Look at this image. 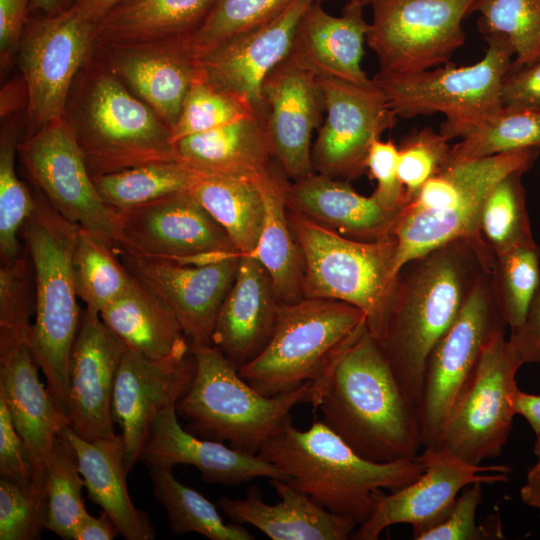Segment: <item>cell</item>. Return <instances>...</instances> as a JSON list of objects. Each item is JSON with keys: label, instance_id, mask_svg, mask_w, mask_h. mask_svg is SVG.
<instances>
[{"label": "cell", "instance_id": "cell-1", "mask_svg": "<svg viewBox=\"0 0 540 540\" xmlns=\"http://www.w3.org/2000/svg\"><path fill=\"white\" fill-rule=\"evenodd\" d=\"M309 403L361 457L379 463L418 455V411L378 340L363 326L313 384Z\"/></svg>", "mask_w": 540, "mask_h": 540}, {"label": "cell", "instance_id": "cell-2", "mask_svg": "<svg viewBox=\"0 0 540 540\" xmlns=\"http://www.w3.org/2000/svg\"><path fill=\"white\" fill-rule=\"evenodd\" d=\"M258 455L284 474V482L358 525L372 515L383 489H400L425 469L421 454L385 463L367 460L322 420L300 430L291 416L266 440Z\"/></svg>", "mask_w": 540, "mask_h": 540}, {"label": "cell", "instance_id": "cell-3", "mask_svg": "<svg viewBox=\"0 0 540 540\" xmlns=\"http://www.w3.org/2000/svg\"><path fill=\"white\" fill-rule=\"evenodd\" d=\"M484 249L455 241L414 260L398 276L382 329L375 337L404 392L419 404L429 353L456 319L479 276L474 260Z\"/></svg>", "mask_w": 540, "mask_h": 540}, {"label": "cell", "instance_id": "cell-4", "mask_svg": "<svg viewBox=\"0 0 540 540\" xmlns=\"http://www.w3.org/2000/svg\"><path fill=\"white\" fill-rule=\"evenodd\" d=\"M32 191L34 209L19 233L32 262L36 289L26 346L46 378L48 392L69 416L70 355L82 313L72 267L79 227L64 219L37 188Z\"/></svg>", "mask_w": 540, "mask_h": 540}, {"label": "cell", "instance_id": "cell-5", "mask_svg": "<svg viewBox=\"0 0 540 540\" xmlns=\"http://www.w3.org/2000/svg\"><path fill=\"white\" fill-rule=\"evenodd\" d=\"M66 118L91 176L176 161L169 127L94 49L72 86Z\"/></svg>", "mask_w": 540, "mask_h": 540}, {"label": "cell", "instance_id": "cell-6", "mask_svg": "<svg viewBox=\"0 0 540 540\" xmlns=\"http://www.w3.org/2000/svg\"><path fill=\"white\" fill-rule=\"evenodd\" d=\"M538 152L528 148L448 164L425 182L394 226V273L399 275L410 262L455 241L486 246L480 218L488 195L507 175L529 170Z\"/></svg>", "mask_w": 540, "mask_h": 540}, {"label": "cell", "instance_id": "cell-7", "mask_svg": "<svg viewBox=\"0 0 540 540\" xmlns=\"http://www.w3.org/2000/svg\"><path fill=\"white\" fill-rule=\"evenodd\" d=\"M195 371L176 403L189 432L239 451L258 455L266 440L290 417L291 410L309 402L311 384L279 396H265L240 375L238 368L215 346L191 344Z\"/></svg>", "mask_w": 540, "mask_h": 540}, {"label": "cell", "instance_id": "cell-8", "mask_svg": "<svg viewBox=\"0 0 540 540\" xmlns=\"http://www.w3.org/2000/svg\"><path fill=\"white\" fill-rule=\"evenodd\" d=\"M366 324L362 310L337 300L302 298L280 303L269 340L239 373L269 397L313 384Z\"/></svg>", "mask_w": 540, "mask_h": 540}, {"label": "cell", "instance_id": "cell-9", "mask_svg": "<svg viewBox=\"0 0 540 540\" xmlns=\"http://www.w3.org/2000/svg\"><path fill=\"white\" fill-rule=\"evenodd\" d=\"M304 261L303 298L332 299L353 305L367 317L377 337L394 295L397 242L394 236L362 241L342 236L287 209Z\"/></svg>", "mask_w": 540, "mask_h": 540}, {"label": "cell", "instance_id": "cell-10", "mask_svg": "<svg viewBox=\"0 0 540 540\" xmlns=\"http://www.w3.org/2000/svg\"><path fill=\"white\" fill-rule=\"evenodd\" d=\"M488 44L478 62L468 66L444 67L409 73L378 71L372 78L382 89L397 117L442 113L446 120L440 132L449 140L502 107L501 87L511 68L514 50L504 36H484Z\"/></svg>", "mask_w": 540, "mask_h": 540}, {"label": "cell", "instance_id": "cell-11", "mask_svg": "<svg viewBox=\"0 0 540 540\" xmlns=\"http://www.w3.org/2000/svg\"><path fill=\"white\" fill-rule=\"evenodd\" d=\"M504 329L486 342L458 396L437 444L432 447L472 465L500 456L516 413V373Z\"/></svg>", "mask_w": 540, "mask_h": 540}, {"label": "cell", "instance_id": "cell-12", "mask_svg": "<svg viewBox=\"0 0 540 540\" xmlns=\"http://www.w3.org/2000/svg\"><path fill=\"white\" fill-rule=\"evenodd\" d=\"M480 0H377L366 36L379 71L417 73L446 64L465 43L464 19Z\"/></svg>", "mask_w": 540, "mask_h": 540}, {"label": "cell", "instance_id": "cell-13", "mask_svg": "<svg viewBox=\"0 0 540 540\" xmlns=\"http://www.w3.org/2000/svg\"><path fill=\"white\" fill-rule=\"evenodd\" d=\"M113 213L117 252L185 264L239 254L226 231L188 190L134 207L113 208Z\"/></svg>", "mask_w": 540, "mask_h": 540}, {"label": "cell", "instance_id": "cell-14", "mask_svg": "<svg viewBox=\"0 0 540 540\" xmlns=\"http://www.w3.org/2000/svg\"><path fill=\"white\" fill-rule=\"evenodd\" d=\"M95 31L96 24L75 4L26 25L18 65L26 88L30 134L66 117L72 86L94 49Z\"/></svg>", "mask_w": 540, "mask_h": 540}, {"label": "cell", "instance_id": "cell-15", "mask_svg": "<svg viewBox=\"0 0 540 540\" xmlns=\"http://www.w3.org/2000/svg\"><path fill=\"white\" fill-rule=\"evenodd\" d=\"M505 324L498 301L495 303L487 282L479 277L425 364L417 406L423 448L437 444L486 342Z\"/></svg>", "mask_w": 540, "mask_h": 540}, {"label": "cell", "instance_id": "cell-16", "mask_svg": "<svg viewBox=\"0 0 540 540\" xmlns=\"http://www.w3.org/2000/svg\"><path fill=\"white\" fill-rule=\"evenodd\" d=\"M17 153L33 186L64 219L115 249L113 208L100 197L66 117L27 135Z\"/></svg>", "mask_w": 540, "mask_h": 540}, {"label": "cell", "instance_id": "cell-17", "mask_svg": "<svg viewBox=\"0 0 540 540\" xmlns=\"http://www.w3.org/2000/svg\"><path fill=\"white\" fill-rule=\"evenodd\" d=\"M320 80L326 117L312 147L314 172L349 182L367 170L371 145L395 125L397 116L372 78L367 84Z\"/></svg>", "mask_w": 540, "mask_h": 540}, {"label": "cell", "instance_id": "cell-18", "mask_svg": "<svg viewBox=\"0 0 540 540\" xmlns=\"http://www.w3.org/2000/svg\"><path fill=\"white\" fill-rule=\"evenodd\" d=\"M421 455L425 462L421 476L388 495L382 493L372 515L359 525L352 539L377 540L386 528L408 524L413 538L419 540L447 517L466 486L509 480L510 469L505 465H472L434 448H424Z\"/></svg>", "mask_w": 540, "mask_h": 540}, {"label": "cell", "instance_id": "cell-19", "mask_svg": "<svg viewBox=\"0 0 540 540\" xmlns=\"http://www.w3.org/2000/svg\"><path fill=\"white\" fill-rule=\"evenodd\" d=\"M117 253L130 274L174 314L190 344L212 345L217 315L235 280L241 255L185 264Z\"/></svg>", "mask_w": 540, "mask_h": 540}, {"label": "cell", "instance_id": "cell-20", "mask_svg": "<svg viewBox=\"0 0 540 540\" xmlns=\"http://www.w3.org/2000/svg\"><path fill=\"white\" fill-rule=\"evenodd\" d=\"M323 0H293L271 21L235 36L197 57L208 84L265 116L262 86L291 49L305 11Z\"/></svg>", "mask_w": 540, "mask_h": 540}, {"label": "cell", "instance_id": "cell-21", "mask_svg": "<svg viewBox=\"0 0 540 540\" xmlns=\"http://www.w3.org/2000/svg\"><path fill=\"white\" fill-rule=\"evenodd\" d=\"M267 133L283 173L294 181L314 173L311 138L325 111L320 77L291 57L262 86Z\"/></svg>", "mask_w": 540, "mask_h": 540}, {"label": "cell", "instance_id": "cell-22", "mask_svg": "<svg viewBox=\"0 0 540 540\" xmlns=\"http://www.w3.org/2000/svg\"><path fill=\"white\" fill-rule=\"evenodd\" d=\"M126 347L99 312L82 309L69 363L70 427L93 441L113 435L112 398Z\"/></svg>", "mask_w": 540, "mask_h": 540}, {"label": "cell", "instance_id": "cell-23", "mask_svg": "<svg viewBox=\"0 0 540 540\" xmlns=\"http://www.w3.org/2000/svg\"><path fill=\"white\" fill-rule=\"evenodd\" d=\"M194 371L192 350L183 358L153 360L125 349L114 385L112 416L125 442L128 472L141 459L157 414L177 403Z\"/></svg>", "mask_w": 540, "mask_h": 540}, {"label": "cell", "instance_id": "cell-24", "mask_svg": "<svg viewBox=\"0 0 540 540\" xmlns=\"http://www.w3.org/2000/svg\"><path fill=\"white\" fill-rule=\"evenodd\" d=\"M94 52L172 130L199 74L197 57L184 40L94 46Z\"/></svg>", "mask_w": 540, "mask_h": 540}, {"label": "cell", "instance_id": "cell-25", "mask_svg": "<svg viewBox=\"0 0 540 540\" xmlns=\"http://www.w3.org/2000/svg\"><path fill=\"white\" fill-rule=\"evenodd\" d=\"M39 369L26 345L0 354V395L26 447L32 482L45 489L52 447L71 421L42 384Z\"/></svg>", "mask_w": 540, "mask_h": 540}, {"label": "cell", "instance_id": "cell-26", "mask_svg": "<svg viewBox=\"0 0 540 540\" xmlns=\"http://www.w3.org/2000/svg\"><path fill=\"white\" fill-rule=\"evenodd\" d=\"M177 415L176 404L157 414L140 459L147 466L192 465L204 481L225 485H238L258 477L285 481L284 474L259 455L183 429Z\"/></svg>", "mask_w": 540, "mask_h": 540}, {"label": "cell", "instance_id": "cell-27", "mask_svg": "<svg viewBox=\"0 0 540 540\" xmlns=\"http://www.w3.org/2000/svg\"><path fill=\"white\" fill-rule=\"evenodd\" d=\"M279 304L266 269L253 256L241 255L235 280L218 312L211 344L241 369L269 340Z\"/></svg>", "mask_w": 540, "mask_h": 540}, {"label": "cell", "instance_id": "cell-28", "mask_svg": "<svg viewBox=\"0 0 540 540\" xmlns=\"http://www.w3.org/2000/svg\"><path fill=\"white\" fill-rule=\"evenodd\" d=\"M321 3L312 4L301 17L288 56L320 78L369 83L361 66L370 27L364 6L348 0L342 14L333 16Z\"/></svg>", "mask_w": 540, "mask_h": 540}, {"label": "cell", "instance_id": "cell-29", "mask_svg": "<svg viewBox=\"0 0 540 540\" xmlns=\"http://www.w3.org/2000/svg\"><path fill=\"white\" fill-rule=\"evenodd\" d=\"M280 497L275 504L264 501L256 485L244 499L227 496L218 507L237 524H249L272 540H346L358 525L353 519L334 514L315 503L308 495L286 482L269 479Z\"/></svg>", "mask_w": 540, "mask_h": 540}, {"label": "cell", "instance_id": "cell-30", "mask_svg": "<svg viewBox=\"0 0 540 540\" xmlns=\"http://www.w3.org/2000/svg\"><path fill=\"white\" fill-rule=\"evenodd\" d=\"M175 159L203 175L259 184L274 170L265 116L250 115L173 141Z\"/></svg>", "mask_w": 540, "mask_h": 540}, {"label": "cell", "instance_id": "cell-31", "mask_svg": "<svg viewBox=\"0 0 540 540\" xmlns=\"http://www.w3.org/2000/svg\"><path fill=\"white\" fill-rule=\"evenodd\" d=\"M286 207L342 236L377 241L392 235L400 213L384 208L372 196L356 192L347 181L320 173L289 183Z\"/></svg>", "mask_w": 540, "mask_h": 540}, {"label": "cell", "instance_id": "cell-32", "mask_svg": "<svg viewBox=\"0 0 540 540\" xmlns=\"http://www.w3.org/2000/svg\"><path fill=\"white\" fill-rule=\"evenodd\" d=\"M66 433L72 442L88 497L101 507L127 540H152L155 530L149 516L136 508L130 498L126 476V446L121 434L89 441L70 426Z\"/></svg>", "mask_w": 540, "mask_h": 540}, {"label": "cell", "instance_id": "cell-33", "mask_svg": "<svg viewBox=\"0 0 540 540\" xmlns=\"http://www.w3.org/2000/svg\"><path fill=\"white\" fill-rule=\"evenodd\" d=\"M99 314L127 349L146 358L178 359L191 352L174 314L134 277L130 287Z\"/></svg>", "mask_w": 540, "mask_h": 540}, {"label": "cell", "instance_id": "cell-34", "mask_svg": "<svg viewBox=\"0 0 540 540\" xmlns=\"http://www.w3.org/2000/svg\"><path fill=\"white\" fill-rule=\"evenodd\" d=\"M216 0H127L96 25L95 47L184 39L195 32Z\"/></svg>", "mask_w": 540, "mask_h": 540}, {"label": "cell", "instance_id": "cell-35", "mask_svg": "<svg viewBox=\"0 0 540 540\" xmlns=\"http://www.w3.org/2000/svg\"><path fill=\"white\" fill-rule=\"evenodd\" d=\"M287 184L275 169L257 184L265 211L258 244L250 254L268 272L279 303H291L303 298L304 261L287 217Z\"/></svg>", "mask_w": 540, "mask_h": 540}, {"label": "cell", "instance_id": "cell-36", "mask_svg": "<svg viewBox=\"0 0 540 540\" xmlns=\"http://www.w3.org/2000/svg\"><path fill=\"white\" fill-rule=\"evenodd\" d=\"M188 191L226 231L240 255L253 253L265 211L257 184L197 173Z\"/></svg>", "mask_w": 540, "mask_h": 540}, {"label": "cell", "instance_id": "cell-37", "mask_svg": "<svg viewBox=\"0 0 540 540\" xmlns=\"http://www.w3.org/2000/svg\"><path fill=\"white\" fill-rule=\"evenodd\" d=\"M153 494L164 507L173 535L195 532L210 540H253L243 525L225 522L214 503L176 479L171 466H148Z\"/></svg>", "mask_w": 540, "mask_h": 540}, {"label": "cell", "instance_id": "cell-38", "mask_svg": "<svg viewBox=\"0 0 540 540\" xmlns=\"http://www.w3.org/2000/svg\"><path fill=\"white\" fill-rule=\"evenodd\" d=\"M528 148H540V110L502 106L451 146L448 164Z\"/></svg>", "mask_w": 540, "mask_h": 540}, {"label": "cell", "instance_id": "cell-39", "mask_svg": "<svg viewBox=\"0 0 540 540\" xmlns=\"http://www.w3.org/2000/svg\"><path fill=\"white\" fill-rule=\"evenodd\" d=\"M72 267L78 298L96 312L122 295L133 281L116 250L80 227Z\"/></svg>", "mask_w": 540, "mask_h": 540}, {"label": "cell", "instance_id": "cell-40", "mask_svg": "<svg viewBox=\"0 0 540 540\" xmlns=\"http://www.w3.org/2000/svg\"><path fill=\"white\" fill-rule=\"evenodd\" d=\"M197 173L177 161L151 163L92 176L102 200L111 208H129L188 190Z\"/></svg>", "mask_w": 540, "mask_h": 540}, {"label": "cell", "instance_id": "cell-41", "mask_svg": "<svg viewBox=\"0 0 540 540\" xmlns=\"http://www.w3.org/2000/svg\"><path fill=\"white\" fill-rule=\"evenodd\" d=\"M66 427L57 436L47 463L45 527L64 540H73L75 527L86 510L82 499L85 483Z\"/></svg>", "mask_w": 540, "mask_h": 540}, {"label": "cell", "instance_id": "cell-42", "mask_svg": "<svg viewBox=\"0 0 540 540\" xmlns=\"http://www.w3.org/2000/svg\"><path fill=\"white\" fill-rule=\"evenodd\" d=\"M478 29L504 36L514 50L510 70L540 60V0H480Z\"/></svg>", "mask_w": 540, "mask_h": 540}, {"label": "cell", "instance_id": "cell-43", "mask_svg": "<svg viewBox=\"0 0 540 540\" xmlns=\"http://www.w3.org/2000/svg\"><path fill=\"white\" fill-rule=\"evenodd\" d=\"M522 174L514 172L500 180L482 208L480 235L496 256L533 241L521 183Z\"/></svg>", "mask_w": 540, "mask_h": 540}, {"label": "cell", "instance_id": "cell-44", "mask_svg": "<svg viewBox=\"0 0 540 540\" xmlns=\"http://www.w3.org/2000/svg\"><path fill=\"white\" fill-rule=\"evenodd\" d=\"M36 309L31 259L23 247L0 267V354L27 345Z\"/></svg>", "mask_w": 540, "mask_h": 540}, {"label": "cell", "instance_id": "cell-45", "mask_svg": "<svg viewBox=\"0 0 540 540\" xmlns=\"http://www.w3.org/2000/svg\"><path fill=\"white\" fill-rule=\"evenodd\" d=\"M496 257V297L505 323L514 331L524 323L540 288V250L533 240Z\"/></svg>", "mask_w": 540, "mask_h": 540}, {"label": "cell", "instance_id": "cell-46", "mask_svg": "<svg viewBox=\"0 0 540 540\" xmlns=\"http://www.w3.org/2000/svg\"><path fill=\"white\" fill-rule=\"evenodd\" d=\"M18 134L12 125L6 126L0 137V257L7 262L23 249L20 229L34 209L32 189L17 175L15 157Z\"/></svg>", "mask_w": 540, "mask_h": 540}, {"label": "cell", "instance_id": "cell-47", "mask_svg": "<svg viewBox=\"0 0 540 540\" xmlns=\"http://www.w3.org/2000/svg\"><path fill=\"white\" fill-rule=\"evenodd\" d=\"M292 1L216 0L201 26L183 40L198 57L235 36L271 21Z\"/></svg>", "mask_w": 540, "mask_h": 540}, {"label": "cell", "instance_id": "cell-48", "mask_svg": "<svg viewBox=\"0 0 540 540\" xmlns=\"http://www.w3.org/2000/svg\"><path fill=\"white\" fill-rule=\"evenodd\" d=\"M254 114L250 107L214 88L198 74L171 130L172 142Z\"/></svg>", "mask_w": 540, "mask_h": 540}, {"label": "cell", "instance_id": "cell-49", "mask_svg": "<svg viewBox=\"0 0 540 540\" xmlns=\"http://www.w3.org/2000/svg\"><path fill=\"white\" fill-rule=\"evenodd\" d=\"M45 489L31 480L0 479V540H38L46 529Z\"/></svg>", "mask_w": 540, "mask_h": 540}, {"label": "cell", "instance_id": "cell-50", "mask_svg": "<svg viewBox=\"0 0 540 540\" xmlns=\"http://www.w3.org/2000/svg\"><path fill=\"white\" fill-rule=\"evenodd\" d=\"M450 140L440 131L424 128L409 134L398 148V176L408 202L431 177L448 164Z\"/></svg>", "mask_w": 540, "mask_h": 540}, {"label": "cell", "instance_id": "cell-51", "mask_svg": "<svg viewBox=\"0 0 540 540\" xmlns=\"http://www.w3.org/2000/svg\"><path fill=\"white\" fill-rule=\"evenodd\" d=\"M482 498V484L466 486L457 496L447 517L420 536L419 540H483L502 538L500 526H480L476 511Z\"/></svg>", "mask_w": 540, "mask_h": 540}, {"label": "cell", "instance_id": "cell-52", "mask_svg": "<svg viewBox=\"0 0 540 540\" xmlns=\"http://www.w3.org/2000/svg\"><path fill=\"white\" fill-rule=\"evenodd\" d=\"M366 167L377 182L371 196L384 208L400 213L408 203V198L398 176V147L392 140L374 141L367 156Z\"/></svg>", "mask_w": 540, "mask_h": 540}, {"label": "cell", "instance_id": "cell-53", "mask_svg": "<svg viewBox=\"0 0 540 540\" xmlns=\"http://www.w3.org/2000/svg\"><path fill=\"white\" fill-rule=\"evenodd\" d=\"M0 474L1 477L31 480L26 447L15 425L5 398L0 395Z\"/></svg>", "mask_w": 540, "mask_h": 540}, {"label": "cell", "instance_id": "cell-54", "mask_svg": "<svg viewBox=\"0 0 540 540\" xmlns=\"http://www.w3.org/2000/svg\"><path fill=\"white\" fill-rule=\"evenodd\" d=\"M502 106L540 110V60L509 70L502 81Z\"/></svg>", "mask_w": 540, "mask_h": 540}, {"label": "cell", "instance_id": "cell-55", "mask_svg": "<svg viewBox=\"0 0 540 540\" xmlns=\"http://www.w3.org/2000/svg\"><path fill=\"white\" fill-rule=\"evenodd\" d=\"M32 0H0V55L4 68L18 50Z\"/></svg>", "mask_w": 540, "mask_h": 540}, {"label": "cell", "instance_id": "cell-56", "mask_svg": "<svg viewBox=\"0 0 540 540\" xmlns=\"http://www.w3.org/2000/svg\"><path fill=\"white\" fill-rule=\"evenodd\" d=\"M508 346L521 365L540 364V288L537 291L524 323L511 331Z\"/></svg>", "mask_w": 540, "mask_h": 540}, {"label": "cell", "instance_id": "cell-57", "mask_svg": "<svg viewBox=\"0 0 540 540\" xmlns=\"http://www.w3.org/2000/svg\"><path fill=\"white\" fill-rule=\"evenodd\" d=\"M119 534L108 515L102 511L94 517L87 510L81 515L73 535V540H112Z\"/></svg>", "mask_w": 540, "mask_h": 540}, {"label": "cell", "instance_id": "cell-58", "mask_svg": "<svg viewBox=\"0 0 540 540\" xmlns=\"http://www.w3.org/2000/svg\"><path fill=\"white\" fill-rule=\"evenodd\" d=\"M533 453L536 461L527 471L520 498L526 506L536 509L540 517V433L536 434Z\"/></svg>", "mask_w": 540, "mask_h": 540}, {"label": "cell", "instance_id": "cell-59", "mask_svg": "<svg viewBox=\"0 0 540 540\" xmlns=\"http://www.w3.org/2000/svg\"><path fill=\"white\" fill-rule=\"evenodd\" d=\"M517 415L522 416L535 434L540 433V395L525 393L518 389L515 396Z\"/></svg>", "mask_w": 540, "mask_h": 540}, {"label": "cell", "instance_id": "cell-60", "mask_svg": "<svg viewBox=\"0 0 540 540\" xmlns=\"http://www.w3.org/2000/svg\"><path fill=\"white\" fill-rule=\"evenodd\" d=\"M127 0H75L74 4L91 22L101 21L108 13Z\"/></svg>", "mask_w": 540, "mask_h": 540}, {"label": "cell", "instance_id": "cell-61", "mask_svg": "<svg viewBox=\"0 0 540 540\" xmlns=\"http://www.w3.org/2000/svg\"><path fill=\"white\" fill-rule=\"evenodd\" d=\"M74 2L75 0H32L30 11L36 10L44 15H54L70 8Z\"/></svg>", "mask_w": 540, "mask_h": 540}, {"label": "cell", "instance_id": "cell-62", "mask_svg": "<svg viewBox=\"0 0 540 540\" xmlns=\"http://www.w3.org/2000/svg\"><path fill=\"white\" fill-rule=\"evenodd\" d=\"M352 1H355L361 4L362 6H366V5H372L377 0H352Z\"/></svg>", "mask_w": 540, "mask_h": 540}]
</instances>
